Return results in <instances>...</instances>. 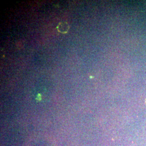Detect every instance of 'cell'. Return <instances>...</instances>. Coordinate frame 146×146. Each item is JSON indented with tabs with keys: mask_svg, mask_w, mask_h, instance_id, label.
<instances>
[{
	"mask_svg": "<svg viewBox=\"0 0 146 146\" xmlns=\"http://www.w3.org/2000/svg\"></svg>",
	"mask_w": 146,
	"mask_h": 146,
	"instance_id": "cell-2",
	"label": "cell"
},
{
	"mask_svg": "<svg viewBox=\"0 0 146 146\" xmlns=\"http://www.w3.org/2000/svg\"><path fill=\"white\" fill-rule=\"evenodd\" d=\"M69 29V26L67 22H62L60 23L58 25V31L60 33H66L68 31Z\"/></svg>",
	"mask_w": 146,
	"mask_h": 146,
	"instance_id": "cell-1",
	"label": "cell"
}]
</instances>
